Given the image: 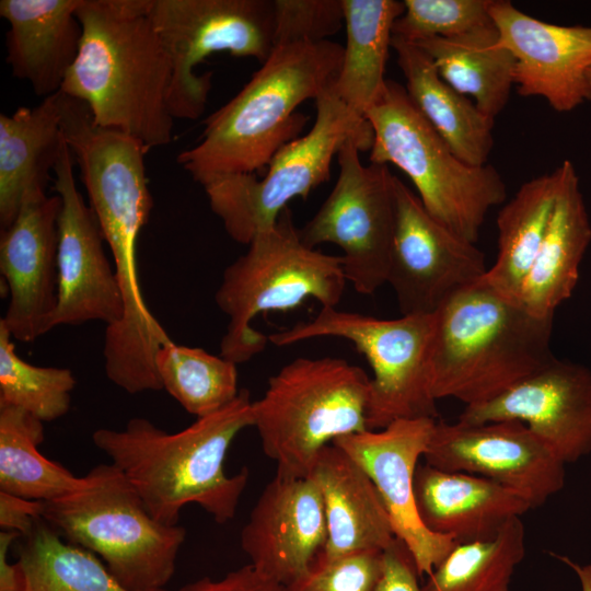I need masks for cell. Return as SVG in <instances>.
<instances>
[{
	"instance_id": "cell-34",
	"label": "cell",
	"mask_w": 591,
	"mask_h": 591,
	"mask_svg": "<svg viewBox=\"0 0 591 591\" xmlns=\"http://www.w3.org/2000/svg\"><path fill=\"white\" fill-rule=\"evenodd\" d=\"M155 364L163 390L197 418L222 409L240 392L236 364L199 347L172 341L158 351Z\"/></svg>"
},
{
	"instance_id": "cell-1",
	"label": "cell",
	"mask_w": 591,
	"mask_h": 591,
	"mask_svg": "<svg viewBox=\"0 0 591 591\" xmlns=\"http://www.w3.org/2000/svg\"><path fill=\"white\" fill-rule=\"evenodd\" d=\"M148 10L149 0H80V49L60 91L150 150L172 141L174 118L172 65Z\"/></svg>"
},
{
	"instance_id": "cell-32",
	"label": "cell",
	"mask_w": 591,
	"mask_h": 591,
	"mask_svg": "<svg viewBox=\"0 0 591 591\" xmlns=\"http://www.w3.org/2000/svg\"><path fill=\"white\" fill-rule=\"evenodd\" d=\"M16 564L20 591H131L94 553L66 541L43 518L23 537Z\"/></svg>"
},
{
	"instance_id": "cell-36",
	"label": "cell",
	"mask_w": 591,
	"mask_h": 591,
	"mask_svg": "<svg viewBox=\"0 0 591 591\" xmlns=\"http://www.w3.org/2000/svg\"><path fill=\"white\" fill-rule=\"evenodd\" d=\"M493 0H405L393 36L409 43L463 35L493 22Z\"/></svg>"
},
{
	"instance_id": "cell-21",
	"label": "cell",
	"mask_w": 591,
	"mask_h": 591,
	"mask_svg": "<svg viewBox=\"0 0 591 591\" xmlns=\"http://www.w3.org/2000/svg\"><path fill=\"white\" fill-rule=\"evenodd\" d=\"M327 538L323 498L313 476L276 474L241 531L250 564L283 587L305 573Z\"/></svg>"
},
{
	"instance_id": "cell-25",
	"label": "cell",
	"mask_w": 591,
	"mask_h": 591,
	"mask_svg": "<svg viewBox=\"0 0 591 591\" xmlns=\"http://www.w3.org/2000/svg\"><path fill=\"white\" fill-rule=\"evenodd\" d=\"M563 183L545 235L522 282L518 303L538 317L554 318L579 280L591 243V222L573 164L561 163Z\"/></svg>"
},
{
	"instance_id": "cell-43",
	"label": "cell",
	"mask_w": 591,
	"mask_h": 591,
	"mask_svg": "<svg viewBox=\"0 0 591 591\" xmlns=\"http://www.w3.org/2000/svg\"><path fill=\"white\" fill-rule=\"evenodd\" d=\"M552 555L568 566L578 577L581 591H591V565H580L567 556L552 553Z\"/></svg>"
},
{
	"instance_id": "cell-9",
	"label": "cell",
	"mask_w": 591,
	"mask_h": 591,
	"mask_svg": "<svg viewBox=\"0 0 591 591\" xmlns=\"http://www.w3.org/2000/svg\"><path fill=\"white\" fill-rule=\"evenodd\" d=\"M366 119L373 130L370 162L397 166L415 185L425 209L475 244L489 209L507 198L499 172L460 160L395 81H386Z\"/></svg>"
},
{
	"instance_id": "cell-33",
	"label": "cell",
	"mask_w": 591,
	"mask_h": 591,
	"mask_svg": "<svg viewBox=\"0 0 591 591\" xmlns=\"http://www.w3.org/2000/svg\"><path fill=\"white\" fill-rule=\"evenodd\" d=\"M525 556L521 517L508 521L493 537L456 543L428 576L424 591H509Z\"/></svg>"
},
{
	"instance_id": "cell-30",
	"label": "cell",
	"mask_w": 591,
	"mask_h": 591,
	"mask_svg": "<svg viewBox=\"0 0 591 591\" xmlns=\"http://www.w3.org/2000/svg\"><path fill=\"white\" fill-rule=\"evenodd\" d=\"M563 176L560 164L552 173L528 181L498 213L497 257L482 279L517 302L548 227Z\"/></svg>"
},
{
	"instance_id": "cell-6",
	"label": "cell",
	"mask_w": 591,
	"mask_h": 591,
	"mask_svg": "<svg viewBox=\"0 0 591 591\" xmlns=\"http://www.w3.org/2000/svg\"><path fill=\"white\" fill-rule=\"evenodd\" d=\"M370 382L360 367L334 357H300L271 375L253 402V427L276 474L308 477L325 447L369 430Z\"/></svg>"
},
{
	"instance_id": "cell-12",
	"label": "cell",
	"mask_w": 591,
	"mask_h": 591,
	"mask_svg": "<svg viewBox=\"0 0 591 591\" xmlns=\"http://www.w3.org/2000/svg\"><path fill=\"white\" fill-rule=\"evenodd\" d=\"M149 18L172 65L169 107L173 118L205 112L211 72L195 67L228 51L264 63L274 50V0H149Z\"/></svg>"
},
{
	"instance_id": "cell-24",
	"label": "cell",
	"mask_w": 591,
	"mask_h": 591,
	"mask_svg": "<svg viewBox=\"0 0 591 591\" xmlns=\"http://www.w3.org/2000/svg\"><path fill=\"white\" fill-rule=\"evenodd\" d=\"M311 476L324 503L327 538L318 554L334 559L386 549L395 540L387 511L368 474L331 443L318 454Z\"/></svg>"
},
{
	"instance_id": "cell-23",
	"label": "cell",
	"mask_w": 591,
	"mask_h": 591,
	"mask_svg": "<svg viewBox=\"0 0 591 591\" xmlns=\"http://www.w3.org/2000/svg\"><path fill=\"white\" fill-rule=\"evenodd\" d=\"M79 4L80 0L0 1V15L9 23L7 62L12 76L28 82L38 96L59 92L78 57Z\"/></svg>"
},
{
	"instance_id": "cell-22",
	"label": "cell",
	"mask_w": 591,
	"mask_h": 591,
	"mask_svg": "<svg viewBox=\"0 0 591 591\" xmlns=\"http://www.w3.org/2000/svg\"><path fill=\"white\" fill-rule=\"evenodd\" d=\"M415 502L422 524L456 543L488 540L531 508L518 494L482 476L419 464Z\"/></svg>"
},
{
	"instance_id": "cell-13",
	"label": "cell",
	"mask_w": 591,
	"mask_h": 591,
	"mask_svg": "<svg viewBox=\"0 0 591 591\" xmlns=\"http://www.w3.org/2000/svg\"><path fill=\"white\" fill-rule=\"evenodd\" d=\"M357 139H348L337 158L338 178L314 217L299 229L302 242L312 248L337 245L343 270L354 289L373 294L386 283L395 229L393 177L385 164L363 165Z\"/></svg>"
},
{
	"instance_id": "cell-28",
	"label": "cell",
	"mask_w": 591,
	"mask_h": 591,
	"mask_svg": "<svg viewBox=\"0 0 591 591\" xmlns=\"http://www.w3.org/2000/svg\"><path fill=\"white\" fill-rule=\"evenodd\" d=\"M413 44L429 56L441 79L471 96L485 116L494 120L502 112L514 84L515 60L494 22L460 36Z\"/></svg>"
},
{
	"instance_id": "cell-44",
	"label": "cell",
	"mask_w": 591,
	"mask_h": 591,
	"mask_svg": "<svg viewBox=\"0 0 591 591\" xmlns=\"http://www.w3.org/2000/svg\"><path fill=\"white\" fill-rule=\"evenodd\" d=\"M587 76H588V80H589V82H590V84H591V67H590V69L588 70Z\"/></svg>"
},
{
	"instance_id": "cell-17",
	"label": "cell",
	"mask_w": 591,
	"mask_h": 591,
	"mask_svg": "<svg viewBox=\"0 0 591 591\" xmlns=\"http://www.w3.org/2000/svg\"><path fill=\"white\" fill-rule=\"evenodd\" d=\"M457 421L524 424L564 464L591 453V371L555 358L498 396L465 406Z\"/></svg>"
},
{
	"instance_id": "cell-8",
	"label": "cell",
	"mask_w": 591,
	"mask_h": 591,
	"mask_svg": "<svg viewBox=\"0 0 591 591\" xmlns=\"http://www.w3.org/2000/svg\"><path fill=\"white\" fill-rule=\"evenodd\" d=\"M43 519L66 541L94 553L131 591L164 590L186 537L157 521L112 463L93 467L78 489L45 501Z\"/></svg>"
},
{
	"instance_id": "cell-4",
	"label": "cell",
	"mask_w": 591,
	"mask_h": 591,
	"mask_svg": "<svg viewBox=\"0 0 591 591\" xmlns=\"http://www.w3.org/2000/svg\"><path fill=\"white\" fill-rule=\"evenodd\" d=\"M344 46L332 40L274 48L244 88L204 120L199 141L177 162L201 186L233 174H254L300 137L308 116L298 106L336 81Z\"/></svg>"
},
{
	"instance_id": "cell-38",
	"label": "cell",
	"mask_w": 591,
	"mask_h": 591,
	"mask_svg": "<svg viewBox=\"0 0 591 591\" xmlns=\"http://www.w3.org/2000/svg\"><path fill=\"white\" fill-rule=\"evenodd\" d=\"M274 48L326 40L344 22L341 0H274Z\"/></svg>"
},
{
	"instance_id": "cell-3",
	"label": "cell",
	"mask_w": 591,
	"mask_h": 591,
	"mask_svg": "<svg viewBox=\"0 0 591 591\" xmlns=\"http://www.w3.org/2000/svg\"><path fill=\"white\" fill-rule=\"evenodd\" d=\"M60 121L121 292L123 316L106 327L105 341L126 357L150 356L169 335L149 310L138 275V237L153 208L144 164L149 150L128 135L96 125L88 105L76 99L62 101Z\"/></svg>"
},
{
	"instance_id": "cell-40",
	"label": "cell",
	"mask_w": 591,
	"mask_h": 591,
	"mask_svg": "<svg viewBox=\"0 0 591 591\" xmlns=\"http://www.w3.org/2000/svg\"><path fill=\"white\" fill-rule=\"evenodd\" d=\"M177 591H283V586L247 564L218 579L202 577Z\"/></svg>"
},
{
	"instance_id": "cell-42",
	"label": "cell",
	"mask_w": 591,
	"mask_h": 591,
	"mask_svg": "<svg viewBox=\"0 0 591 591\" xmlns=\"http://www.w3.org/2000/svg\"><path fill=\"white\" fill-rule=\"evenodd\" d=\"M19 537L21 534L14 531L0 533V591H20L18 564L8 560L9 547Z\"/></svg>"
},
{
	"instance_id": "cell-18",
	"label": "cell",
	"mask_w": 591,
	"mask_h": 591,
	"mask_svg": "<svg viewBox=\"0 0 591 591\" xmlns=\"http://www.w3.org/2000/svg\"><path fill=\"white\" fill-rule=\"evenodd\" d=\"M436 421L399 419L381 430H364L333 442L357 462L374 484L395 536L410 551L420 577L429 576L456 544L449 536L430 532L422 524L415 502V474Z\"/></svg>"
},
{
	"instance_id": "cell-16",
	"label": "cell",
	"mask_w": 591,
	"mask_h": 591,
	"mask_svg": "<svg viewBox=\"0 0 591 591\" xmlns=\"http://www.w3.org/2000/svg\"><path fill=\"white\" fill-rule=\"evenodd\" d=\"M73 161L66 141L53 172L54 190L61 198L54 327L91 321L108 327L123 316L121 292L96 216L77 188Z\"/></svg>"
},
{
	"instance_id": "cell-35",
	"label": "cell",
	"mask_w": 591,
	"mask_h": 591,
	"mask_svg": "<svg viewBox=\"0 0 591 591\" xmlns=\"http://www.w3.org/2000/svg\"><path fill=\"white\" fill-rule=\"evenodd\" d=\"M13 337L0 321V405L21 408L43 422L65 416L77 380L68 368L38 367L15 351Z\"/></svg>"
},
{
	"instance_id": "cell-26",
	"label": "cell",
	"mask_w": 591,
	"mask_h": 591,
	"mask_svg": "<svg viewBox=\"0 0 591 591\" xmlns=\"http://www.w3.org/2000/svg\"><path fill=\"white\" fill-rule=\"evenodd\" d=\"M60 92V91H59ZM59 92L34 107L0 114V228L16 218L24 198L46 193L50 172L66 139L60 123Z\"/></svg>"
},
{
	"instance_id": "cell-39",
	"label": "cell",
	"mask_w": 591,
	"mask_h": 591,
	"mask_svg": "<svg viewBox=\"0 0 591 591\" xmlns=\"http://www.w3.org/2000/svg\"><path fill=\"white\" fill-rule=\"evenodd\" d=\"M415 559L399 538L383 551L382 572L374 591H424Z\"/></svg>"
},
{
	"instance_id": "cell-10",
	"label": "cell",
	"mask_w": 591,
	"mask_h": 591,
	"mask_svg": "<svg viewBox=\"0 0 591 591\" xmlns=\"http://www.w3.org/2000/svg\"><path fill=\"white\" fill-rule=\"evenodd\" d=\"M349 340L369 362L373 378L367 414L369 430L399 419L438 418L432 393L433 314L382 320L337 308L268 336L281 347L317 337Z\"/></svg>"
},
{
	"instance_id": "cell-5",
	"label": "cell",
	"mask_w": 591,
	"mask_h": 591,
	"mask_svg": "<svg viewBox=\"0 0 591 591\" xmlns=\"http://www.w3.org/2000/svg\"><path fill=\"white\" fill-rule=\"evenodd\" d=\"M553 322L482 278L460 290L434 313L433 396L480 404L543 369L556 358Z\"/></svg>"
},
{
	"instance_id": "cell-11",
	"label": "cell",
	"mask_w": 591,
	"mask_h": 591,
	"mask_svg": "<svg viewBox=\"0 0 591 591\" xmlns=\"http://www.w3.org/2000/svg\"><path fill=\"white\" fill-rule=\"evenodd\" d=\"M332 86L315 101L313 127L281 147L262 178L233 174L202 185L211 210L235 242L248 245L255 235L275 224L291 199H305L327 182L332 161L345 141L354 138L366 151L371 150V125L346 106Z\"/></svg>"
},
{
	"instance_id": "cell-27",
	"label": "cell",
	"mask_w": 591,
	"mask_h": 591,
	"mask_svg": "<svg viewBox=\"0 0 591 591\" xmlns=\"http://www.w3.org/2000/svg\"><path fill=\"white\" fill-rule=\"evenodd\" d=\"M391 47L417 111L460 160L474 166L487 164L494 146V120L443 81L418 46L393 36Z\"/></svg>"
},
{
	"instance_id": "cell-7",
	"label": "cell",
	"mask_w": 591,
	"mask_h": 591,
	"mask_svg": "<svg viewBox=\"0 0 591 591\" xmlns=\"http://www.w3.org/2000/svg\"><path fill=\"white\" fill-rule=\"evenodd\" d=\"M346 281L341 257L306 246L287 207L222 274L215 300L229 324L220 356L235 364L247 362L269 341L252 326L256 315L286 312L309 298L336 308Z\"/></svg>"
},
{
	"instance_id": "cell-2",
	"label": "cell",
	"mask_w": 591,
	"mask_h": 591,
	"mask_svg": "<svg viewBox=\"0 0 591 591\" xmlns=\"http://www.w3.org/2000/svg\"><path fill=\"white\" fill-rule=\"evenodd\" d=\"M253 427V401L246 389L222 409L169 433L149 419L134 417L124 429L100 428L92 434L141 497L150 514L178 524L182 509L196 503L219 524L235 517L250 472L227 475L224 461L235 437Z\"/></svg>"
},
{
	"instance_id": "cell-20",
	"label": "cell",
	"mask_w": 591,
	"mask_h": 591,
	"mask_svg": "<svg viewBox=\"0 0 591 591\" xmlns=\"http://www.w3.org/2000/svg\"><path fill=\"white\" fill-rule=\"evenodd\" d=\"M489 13L500 43L514 57L520 95L544 97L560 113L591 101V26L547 23L507 0H493Z\"/></svg>"
},
{
	"instance_id": "cell-15",
	"label": "cell",
	"mask_w": 591,
	"mask_h": 591,
	"mask_svg": "<svg viewBox=\"0 0 591 591\" xmlns=\"http://www.w3.org/2000/svg\"><path fill=\"white\" fill-rule=\"evenodd\" d=\"M425 463L488 478L543 505L565 484V464L522 422L448 424L437 420Z\"/></svg>"
},
{
	"instance_id": "cell-31",
	"label": "cell",
	"mask_w": 591,
	"mask_h": 591,
	"mask_svg": "<svg viewBox=\"0 0 591 591\" xmlns=\"http://www.w3.org/2000/svg\"><path fill=\"white\" fill-rule=\"evenodd\" d=\"M44 440L43 421L30 413L0 405V491L50 501L84 484L68 468L38 450Z\"/></svg>"
},
{
	"instance_id": "cell-19",
	"label": "cell",
	"mask_w": 591,
	"mask_h": 591,
	"mask_svg": "<svg viewBox=\"0 0 591 591\" xmlns=\"http://www.w3.org/2000/svg\"><path fill=\"white\" fill-rule=\"evenodd\" d=\"M59 195H27L0 234V273L10 300L4 317L13 339L36 340L54 328L57 308Z\"/></svg>"
},
{
	"instance_id": "cell-14",
	"label": "cell",
	"mask_w": 591,
	"mask_h": 591,
	"mask_svg": "<svg viewBox=\"0 0 591 591\" xmlns=\"http://www.w3.org/2000/svg\"><path fill=\"white\" fill-rule=\"evenodd\" d=\"M393 192L395 229L386 283L402 315L433 314L486 274L485 255L434 219L396 176Z\"/></svg>"
},
{
	"instance_id": "cell-41",
	"label": "cell",
	"mask_w": 591,
	"mask_h": 591,
	"mask_svg": "<svg viewBox=\"0 0 591 591\" xmlns=\"http://www.w3.org/2000/svg\"><path fill=\"white\" fill-rule=\"evenodd\" d=\"M45 501L32 500L0 491V526L26 536L43 518Z\"/></svg>"
},
{
	"instance_id": "cell-37",
	"label": "cell",
	"mask_w": 591,
	"mask_h": 591,
	"mask_svg": "<svg viewBox=\"0 0 591 591\" xmlns=\"http://www.w3.org/2000/svg\"><path fill=\"white\" fill-rule=\"evenodd\" d=\"M382 563L383 552L379 551L334 559L317 556L310 569L283 591H374Z\"/></svg>"
},
{
	"instance_id": "cell-29",
	"label": "cell",
	"mask_w": 591,
	"mask_h": 591,
	"mask_svg": "<svg viewBox=\"0 0 591 591\" xmlns=\"http://www.w3.org/2000/svg\"><path fill=\"white\" fill-rule=\"evenodd\" d=\"M346 46L332 90L352 112L366 118L386 85L385 66L394 22L404 13L403 1L341 0Z\"/></svg>"
}]
</instances>
